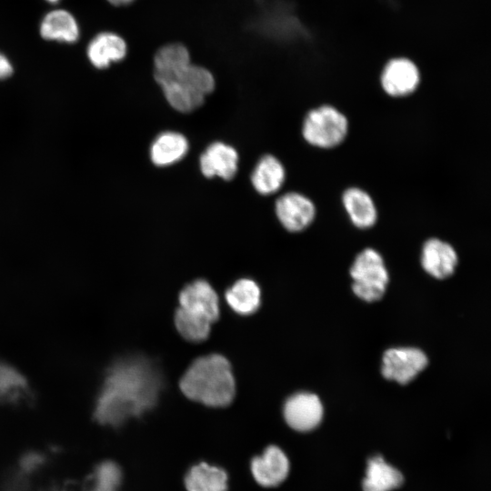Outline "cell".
Returning <instances> with one entry per match:
<instances>
[{"mask_svg": "<svg viewBox=\"0 0 491 491\" xmlns=\"http://www.w3.org/2000/svg\"><path fill=\"white\" fill-rule=\"evenodd\" d=\"M188 142L180 133L167 131L160 134L150 148L152 162L158 166H167L181 160L187 153Z\"/></svg>", "mask_w": 491, "mask_h": 491, "instance_id": "obj_18", "label": "cell"}, {"mask_svg": "<svg viewBox=\"0 0 491 491\" xmlns=\"http://www.w3.org/2000/svg\"><path fill=\"white\" fill-rule=\"evenodd\" d=\"M283 416L291 428L306 432L314 429L321 422L323 406L316 395L299 392L286 400Z\"/></svg>", "mask_w": 491, "mask_h": 491, "instance_id": "obj_7", "label": "cell"}, {"mask_svg": "<svg viewBox=\"0 0 491 491\" xmlns=\"http://www.w3.org/2000/svg\"><path fill=\"white\" fill-rule=\"evenodd\" d=\"M86 491H117V488L106 487L91 483L89 488Z\"/></svg>", "mask_w": 491, "mask_h": 491, "instance_id": "obj_27", "label": "cell"}, {"mask_svg": "<svg viewBox=\"0 0 491 491\" xmlns=\"http://www.w3.org/2000/svg\"><path fill=\"white\" fill-rule=\"evenodd\" d=\"M38 32L46 42L74 45L81 37L78 20L69 10L53 8L46 12L40 20Z\"/></svg>", "mask_w": 491, "mask_h": 491, "instance_id": "obj_12", "label": "cell"}, {"mask_svg": "<svg viewBox=\"0 0 491 491\" xmlns=\"http://www.w3.org/2000/svg\"><path fill=\"white\" fill-rule=\"evenodd\" d=\"M43 456L38 453H27L21 459L20 466L24 471V474L31 472L38 468L43 463Z\"/></svg>", "mask_w": 491, "mask_h": 491, "instance_id": "obj_25", "label": "cell"}, {"mask_svg": "<svg viewBox=\"0 0 491 491\" xmlns=\"http://www.w3.org/2000/svg\"><path fill=\"white\" fill-rule=\"evenodd\" d=\"M128 52L127 43L115 32L102 31L95 34L87 43L85 55L96 69L104 70L112 64L123 61Z\"/></svg>", "mask_w": 491, "mask_h": 491, "instance_id": "obj_11", "label": "cell"}, {"mask_svg": "<svg viewBox=\"0 0 491 491\" xmlns=\"http://www.w3.org/2000/svg\"><path fill=\"white\" fill-rule=\"evenodd\" d=\"M276 214L281 225L290 232H300L308 227L316 216L314 203L306 195L290 192L276 202Z\"/></svg>", "mask_w": 491, "mask_h": 491, "instance_id": "obj_10", "label": "cell"}, {"mask_svg": "<svg viewBox=\"0 0 491 491\" xmlns=\"http://www.w3.org/2000/svg\"><path fill=\"white\" fill-rule=\"evenodd\" d=\"M426 365V356L417 348H391L384 354L382 374L386 379L406 385Z\"/></svg>", "mask_w": 491, "mask_h": 491, "instance_id": "obj_8", "label": "cell"}, {"mask_svg": "<svg viewBox=\"0 0 491 491\" xmlns=\"http://www.w3.org/2000/svg\"><path fill=\"white\" fill-rule=\"evenodd\" d=\"M383 90L390 96L402 97L416 90L420 82V73L416 65L408 58L391 59L381 74Z\"/></svg>", "mask_w": 491, "mask_h": 491, "instance_id": "obj_9", "label": "cell"}, {"mask_svg": "<svg viewBox=\"0 0 491 491\" xmlns=\"http://www.w3.org/2000/svg\"><path fill=\"white\" fill-rule=\"evenodd\" d=\"M153 61L154 78L168 104L178 112L189 113L198 108L215 89L212 73L193 64L188 49L181 43L161 46Z\"/></svg>", "mask_w": 491, "mask_h": 491, "instance_id": "obj_2", "label": "cell"}, {"mask_svg": "<svg viewBox=\"0 0 491 491\" xmlns=\"http://www.w3.org/2000/svg\"><path fill=\"white\" fill-rule=\"evenodd\" d=\"M160 388V377L145 358L119 357L105 372L94 417L99 424L114 427L141 417L156 406Z\"/></svg>", "mask_w": 491, "mask_h": 491, "instance_id": "obj_1", "label": "cell"}, {"mask_svg": "<svg viewBox=\"0 0 491 491\" xmlns=\"http://www.w3.org/2000/svg\"><path fill=\"white\" fill-rule=\"evenodd\" d=\"M238 155L235 149L222 142L211 144L200 156V168L206 177L232 179L237 171Z\"/></svg>", "mask_w": 491, "mask_h": 491, "instance_id": "obj_15", "label": "cell"}, {"mask_svg": "<svg viewBox=\"0 0 491 491\" xmlns=\"http://www.w3.org/2000/svg\"><path fill=\"white\" fill-rule=\"evenodd\" d=\"M13 74V63L5 53L0 51V80L9 78Z\"/></svg>", "mask_w": 491, "mask_h": 491, "instance_id": "obj_26", "label": "cell"}, {"mask_svg": "<svg viewBox=\"0 0 491 491\" xmlns=\"http://www.w3.org/2000/svg\"><path fill=\"white\" fill-rule=\"evenodd\" d=\"M51 491H59V490H51Z\"/></svg>", "mask_w": 491, "mask_h": 491, "instance_id": "obj_30", "label": "cell"}, {"mask_svg": "<svg viewBox=\"0 0 491 491\" xmlns=\"http://www.w3.org/2000/svg\"><path fill=\"white\" fill-rule=\"evenodd\" d=\"M352 288L360 298L373 302L382 297L388 284V273L381 255L373 248L359 253L350 268Z\"/></svg>", "mask_w": 491, "mask_h": 491, "instance_id": "obj_5", "label": "cell"}, {"mask_svg": "<svg viewBox=\"0 0 491 491\" xmlns=\"http://www.w3.org/2000/svg\"><path fill=\"white\" fill-rule=\"evenodd\" d=\"M223 296L226 306L241 316L255 314L261 305V288L249 277L235 280L224 291Z\"/></svg>", "mask_w": 491, "mask_h": 491, "instance_id": "obj_16", "label": "cell"}, {"mask_svg": "<svg viewBox=\"0 0 491 491\" xmlns=\"http://www.w3.org/2000/svg\"><path fill=\"white\" fill-rule=\"evenodd\" d=\"M286 172L281 162L275 156H263L253 170L251 181L255 189L261 195H271L282 186Z\"/></svg>", "mask_w": 491, "mask_h": 491, "instance_id": "obj_20", "label": "cell"}, {"mask_svg": "<svg viewBox=\"0 0 491 491\" xmlns=\"http://www.w3.org/2000/svg\"><path fill=\"white\" fill-rule=\"evenodd\" d=\"M111 5L114 6H125L132 3H134L135 0H106Z\"/></svg>", "mask_w": 491, "mask_h": 491, "instance_id": "obj_28", "label": "cell"}, {"mask_svg": "<svg viewBox=\"0 0 491 491\" xmlns=\"http://www.w3.org/2000/svg\"><path fill=\"white\" fill-rule=\"evenodd\" d=\"M185 484L188 491H226L227 476L221 468L200 463L188 471Z\"/></svg>", "mask_w": 491, "mask_h": 491, "instance_id": "obj_22", "label": "cell"}, {"mask_svg": "<svg viewBox=\"0 0 491 491\" xmlns=\"http://www.w3.org/2000/svg\"><path fill=\"white\" fill-rule=\"evenodd\" d=\"M403 481L400 471L388 465L381 456H375L367 462L362 486L364 491H391L400 486Z\"/></svg>", "mask_w": 491, "mask_h": 491, "instance_id": "obj_19", "label": "cell"}, {"mask_svg": "<svg viewBox=\"0 0 491 491\" xmlns=\"http://www.w3.org/2000/svg\"><path fill=\"white\" fill-rule=\"evenodd\" d=\"M178 388L193 403L208 408H225L231 405L236 393L231 362L219 353L199 356L180 376Z\"/></svg>", "mask_w": 491, "mask_h": 491, "instance_id": "obj_3", "label": "cell"}, {"mask_svg": "<svg viewBox=\"0 0 491 491\" xmlns=\"http://www.w3.org/2000/svg\"><path fill=\"white\" fill-rule=\"evenodd\" d=\"M173 325L183 340L200 344L209 338L213 324L204 316L177 306L173 313Z\"/></svg>", "mask_w": 491, "mask_h": 491, "instance_id": "obj_21", "label": "cell"}, {"mask_svg": "<svg viewBox=\"0 0 491 491\" xmlns=\"http://www.w3.org/2000/svg\"><path fill=\"white\" fill-rule=\"evenodd\" d=\"M343 205L353 225L360 229L372 227L377 219V210L372 197L363 189L349 187L342 195Z\"/></svg>", "mask_w": 491, "mask_h": 491, "instance_id": "obj_17", "label": "cell"}, {"mask_svg": "<svg viewBox=\"0 0 491 491\" xmlns=\"http://www.w3.org/2000/svg\"><path fill=\"white\" fill-rule=\"evenodd\" d=\"M122 478V474L119 466L114 462L106 461L100 464L92 477V483L118 488Z\"/></svg>", "mask_w": 491, "mask_h": 491, "instance_id": "obj_24", "label": "cell"}, {"mask_svg": "<svg viewBox=\"0 0 491 491\" xmlns=\"http://www.w3.org/2000/svg\"><path fill=\"white\" fill-rule=\"evenodd\" d=\"M347 132L346 116L329 105L310 110L305 117L302 126L305 140L320 148L337 146L345 140Z\"/></svg>", "mask_w": 491, "mask_h": 491, "instance_id": "obj_4", "label": "cell"}, {"mask_svg": "<svg viewBox=\"0 0 491 491\" xmlns=\"http://www.w3.org/2000/svg\"><path fill=\"white\" fill-rule=\"evenodd\" d=\"M220 296L212 284L202 278L185 284L177 295L178 306L204 316L212 324L220 317Z\"/></svg>", "mask_w": 491, "mask_h": 491, "instance_id": "obj_6", "label": "cell"}, {"mask_svg": "<svg viewBox=\"0 0 491 491\" xmlns=\"http://www.w3.org/2000/svg\"><path fill=\"white\" fill-rule=\"evenodd\" d=\"M44 1L51 5H55L61 2V0H44Z\"/></svg>", "mask_w": 491, "mask_h": 491, "instance_id": "obj_29", "label": "cell"}, {"mask_svg": "<svg viewBox=\"0 0 491 491\" xmlns=\"http://www.w3.org/2000/svg\"><path fill=\"white\" fill-rule=\"evenodd\" d=\"M251 470L259 485L272 487L282 483L287 476L289 461L278 446L272 445L261 456L253 458Z\"/></svg>", "mask_w": 491, "mask_h": 491, "instance_id": "obj_13", "label": "cell"}, {"mask_svg": "<svg viewBox=\"0 0 491 491\" xmlns=\"http://www.w3.org/2000/svg\"><path fill=\"white\" fill-rule=\"evenodd\" d=\"M421 264L432 276L443 279L450 276L457 265L454 247L439 238L427 239L422 248Z\"/></svg>", "mask_w": 491, "mask_h": 491, "instance_id": "obj_14", "label": "cell"}, {"mask_svg": "<svg viewBox=\"0 0 491 491\" xmlns=\"http://www.w3.org/2000/svg\"><path fill=\"white\" fill-rule=\"evenodd\" d=\"M31 392L24 376L12 366L0 361V402L17 405L29 399Z\"/></svg>", "mask_w": 491, "mask_h": 491, "instance_id": "obj_23", "label": "cell"}]
</instances>
